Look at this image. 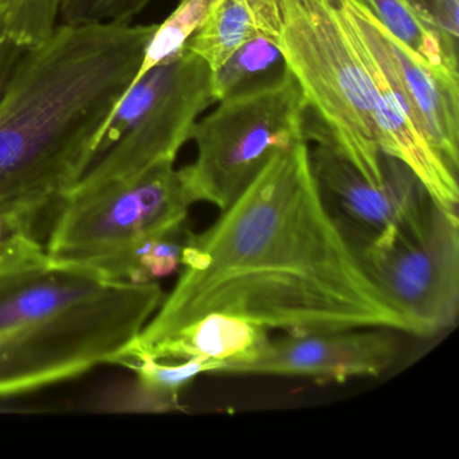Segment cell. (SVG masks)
<instances>
[{
  "label": "cell",
  "mask_w": 459,
  "mask_h": 459,
  "mask_svg": "<svg viewBox=\"0 0 459 459\" xmlns=\"http://www.w3.org/2000/svg\"><path fill=\"white\" fill-rule=\"evenodd\" d=\"M181 265L173 291L112 364L211 313L287 334L412 333L327 206L306 141L275 155L205 232H192Z\"/></svg>",
  "instance_id": "6da1fadb"
},
{
  "label": "cell",
  "mask_w": 459,
  "mask_h": 459,
  "mask_svg": "<svg viewBox=\"0 0 459 459\" xmlns=\"http://www.w3.org/2000/svg\"><path fill=\"white\" fill-rule=\"evenodd\" d=\"M158 25L56 26L0 101V205L45 216L76 185Z\"/></svg>",
  "instance_id": "7a4b0ae2"
},
{
  "label": "cell",
  "mask_w": 459,
  "mask_h": 459,
  "mask_svg": "<svg viewBox=\"0 0 459 459\" xmlns=\"http://www.w3.org/2000/svg\"><path fill=\"white\" fill-rule=\"evenodd\" d=\"M278 47L307 108L306 139L332 147L368 181L385 179L372 85L332 0H281Z\"/></svg>",
  "instance_id": "3957f363"
},
{
  "label": "cell",
  "mask_w": 459,
  "mask_h": 459,
  "mask_svg": "<svg viewBox=\"0 0 459 459\" xmlns=\"http://www.w3.org/2000/svg\"><path fill=\"white\" fill-rule=\"evenodd\" d=\"M160 284H112L92 299L28 326L0 332V399L72 380L117 353L162 302Z\"/></svg>",
  "instance_id": "277c9868"
},
{
  "label": "cell",
  "mask_w": 459,
  "mask_h": 459,
  "mask_svg": "<svg viewBox=\"0 0 459 459\" xmlns=\"http://www.w3.org/2000/svg\"><path fill=\"white\" fill-rule=\"evenodd\" d=\"M213 104L212 69L195 53L185 50L150 69L117 104L68 195L174 163L198 117Z\"/></svg>",
  "instance_id": "5b68a950"
},
{
  "label": "cell",
  "mask_w": 459,
  "mask_h": 459,
  "mask_svg": "<svg viewBox=\"0 0 459 459\" xmlns=\"http://www.w3.org/2000/svg\"><path fill=\"white\" fill-rule=\"evenodd\" d=\"M195 123L197 158L179 169L190 201L230 208L275 155L306 139L307 108L291 71L219 101Z\"/></svg>",
  "instance_id": "8992f818"
},
{
  "label": "cell",
  "mask_w": 459,
  "mask_h": 459,
  "mask_svg": "<svg viewBox=\"0 0 459 459\" xmlns=\"http://www.w3.org/2000/svg\"><path fill=\"white\" fill-rule=\"evenodd\" d=\"M193 205L174 163L61 201L45 247L56 264L90 271L107 257L187 221Z\"/></svg>",
  "instance_id": "52a82bcc"
},
{
  "label": "cell",
  "mask_w": 459,
  "mask_h": 459,
  "mask_svg": "<svg viewBox=\"0 0 459 459\" xmlns=\"http://www.w3.org/2000/svg\"><path fill=\"white\" fill-rule=\"evenodd\" d=\"M362 268L412 334L450 327L459 310L458 213L435 204L426 219L354 246Z\"/></svg>",
  "instance_id": "ba28073f"
},
{
  "label": "cell",
  "mask_w": 459,
  "mask_h": 459,
  "mask_svg": "<svg viewBox=\"0 0 459 459\" xmlns=\"http://www.w3.org/2000/svg\"><path fill=\"white\" fill-rule=\"evenodd\" d=\"M373 91L378 146L411 169L432 200L458 213V174L432 146L397 71L388 31L359 0H332Z\"/></svg>",
  "instance_id": "9c48e42d"
},
{
  "label": "cell",
  "mask_w": 459,
  "mask_h": 459,
  "mask_svg": "<svg viewBox=\"0 0 459 459\" xmlns=\"http://www.w3.org/2000/svg\"><path fill=\"white\" fill-rule=\"evenodd\" d=\"M314 176L330 211L342 214L341 228L357 230L351 243L361 246L388 230L418 224L429 216L435 201L418 177L391 155L384 154L385 179L368 181L332 147L316 143L310 150Z\"/></svg>",
  "instance_id": "30bf717a"
},
{
  "label": "cell",
  "mask_w": 459,
  "mask_h": 459,
  "mask_svg": "<svg viewBox=\"0 0 459 459\" xmlns=\"http://www.w3.org/2000/svg\"><path fill=\"white\" fill-rule=\"evenodd\" d=\"M289 334L268 341L252 361L236 373L300 376L322 381H346L378 376L394 364L397 343L388 329Z\"/></svg>",
  "instance_id": "8fae6325"
},
{
  "label": "cell",
  "mask_w": 459,
  "mask_h": 459,
  "mask_svg": "<svg viewBox=\"0 0 459 459\" xmlns=\"http://www.w3.org/2000/svg\"><path fill=\"white\" fill-rule=\"evenodd\" d=\"M114 283L49 259L0 271V332L28 326L92 299Z\"/></svg>",
  "instance_id": "7c38bea8"
},
{
  "label": "cell",
  "mask_w": 459,
  "mask_h": 459,
  "mask_svg": "<svg viewBox=\"0 0 459 459\" xmlns=\"http://www.w3.org/2000/svg\"><path fill=\"white\" fill-rule=\"evenodd\" d=\"M268 341L267 329L259 325L228 314L211 313L123 359L119 365L126 367L139 359H198L216 365L217 372L236 373L241 365L257 357Z\"/></svg>",
  "instance_id": "4fadbf2b"
},
{
  "label": "cell",
  "mask_w": 459,
  "mask_h": 459,
  "mask_svg": "<svg viewBox=\"0 0 459 459\" xmlns=\"http://www.w3.org/2000/svg\"><path fill=\"white\" fill-rule=\"evenodd\" d=\"M389 36L392 55L427 136L448 168L459 169V76L429 65Z\"/></svg>",
  "instance_id": "5bb4252c"
},
{
  "label": "cell",
  "mask_w": 459,
  "mask_h": 459,
  "mask_svg": "<svg viewBox=\"0 0 459 459\" xmlns=\"http://www.w3.org/2000/svg\"><path fill=\"white\" fill-rule=\"evenodd\" d=\"M281 26V0H220L185 50L216 71L238 48L256 37H268L278 45Z\"/></svg>",
  "instance_id": "9a60e30c"
},
{
  "label": "cell",
  "mask_w": 459,
  "mask_h": 459,
  "mask_svg": "<svg viewBox=\"0 0 459 459\" xmlns=\"http://www.w3.org/2000/svg\"><path fill=\"white\" fill-rule=\"evenodd\" d=\"M397 41L424 61L446 72L458 74V41L427 21L408 0H359Z\"/></svg>",
  "instance_id": "2e32d148"
},
{
  "label": "cell",
  "mask_w": 459,
  "mask_h": 459,
  "mask_svg": "<svg viewBox=\"0 0 459 459\" xmlns=\"http://www.w3.org/2000/svg\"><path fill=\"white\" fill-rule=\"evenodd\" d=\"M289 71L276 42L259 36L238 48L216 71H212V93L216 104L230 96L255 90L281 79Z\"/></svg>",
  "instance_id": "e0dca14e"
},
{
  "label": "cell",
  "mask_w": 459,
  "mask_h": 459,
  "mask_svg": "<svg viewBox=\"0 0 459 459\" xmlns=\"http://www.w3.org/2000/svg\"><path fill=\"white\" fill-rule=\"evenodd\" d=\"M219 4L220 0H179L178 6L165 22L158 25L150 39L141 68L130 88L150 69L178 58L186 49L189 39L205 25Z\"/></svg>",
  "instance_id": "ac0fdd59"
},
{
  "label": "cell",
  "mask_w": 459,
  "mask_h": 459,
  "mask_svg": "<svg viewBox=\"0 0 459 459\" xmlns=\"http://www.w3.org/2000/svg\"><path fill=\"white\" fill-rule=\"evenodd\" d=\"M61 0H0V21L7 39L23 49L47 41L56 29Z\"/></svg>",
  "instance_id": "d6986e66"
},
{
  "label": "cell",
  "mask_w": 459,
  "mask_h": 459,
  "mask_svg": "<svg viewBox=\"0 0 459 459\" xmlns=\"http://www.w3.org/2000/svg\"><path fill=\"white\" fill-rule=\"evenodd\" d=\"M136 373V381L154 394L166 410L179 407L182 389L201 373L217 372L216 365L203 359H185L182 364H166L152 359H139L126 365Z\"/></svg>",
  "instance_id": "ffe728a7"
},
{
  "label": "cell",
  "mask_w": 459,
  "mask_h": 459,
  "mask_svg": "<svg viewBox=\"0 0 459 459\" xmlns=\"http://www.w3.org/2000/svg\"><path fill=\"white\" fill-rule=\"evenodd\" d=\"M48 259L28 217L0 209V271Z\"/></svg>",
  "instance_id": "44dd1931"
},
{
  "label": "cell",
  "mask_w": 459,
  "mask_h": 459,
  "mask_svg": "<svg viewBox=\"0 0 459 459\" xmlns=\"http://www.w3.org/2000/svg\"><path fill=\"white\" fill-rule=\"evenodd\" d=\"M152 0H61L65 25L131 23Z\"/></svg>",
  "instance_id": "7402d4cb"
},
{
  "label": "cell",
  "mask_w": 459,
  "mask_h": 459,
  "mask_svg": "<svg viewBox=\"0 0 459 459\" xmlns=\"http://www.w3.org/2000/svg\"><path fill=\"white\" fill-rule=\"evenodd\" d=\"M95 407L107 412H168L165 405L138 381L104 392Z\"/></svg>",
  "instance_id": "603a6c76"
},
{
  "label": "cell",
  "mask_w": 459,
  "mask_h": 459,
  "mask_svg": "<svg viewBox=\"0 0 459 459\" xmlns=\"http://www.w3.org/2000/svg\"><path fill=\"white\" fill-rule=\"evenodd\" d=\"M25 50L7 39L0 21V101L4 99L7 85Z\"/></svg>",
  "instance_id": "cb8c5ba5"
}]
</instances>
